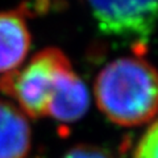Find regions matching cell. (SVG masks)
<instances>
[{"label": "cell", "instance_id": "obj_1", "mask_svg": "<svg viewBox=\"0 0 158 158\" xmlns=\"http://www.w3.org/2000/svg\"><path fill=\"white\" fill-rule=\"evenodd\" d=\"M94 92L99 110L117 125L138 127L154 121L157 74L141 56L108 63L98 74Z\"/></svg>", "mask_w": 158, "mask_h": 158}, {"label": "cell", "instance_id": "obj_2", "mask_svg": "<svg viewBox=\"0 0 158 158\" xmlns=\"http://www.w3.org/2000/svg\"><path fill=\"white\" fill-rule=\"evenodd\" d=\"M70 66V61L62 50L46 48L33 56L21 69L2 74L0 92L12 98L27 117H46L57 77Z\"/></svg>", "mask_w": 158, "mask_h": 158}, {"label": "cell", "instance_id": "obj_3", "mask_svg": "<svg viewBox=\"0 0 158 158\" xmlns=\"http://www.w3.org/2000/svg\"><path fill=\"white\" fill-rule=\"evenodd\" d=\"M103 34L131 42L138 53L154 31L157 0H83Z\"/></svg>", "mask_w": 158, "mask_h": 158}, {"label": "cell", "instance_id": "obj_4", "mask_svg": "<svg viewBox=\"0 0 158 158\" xmlns=\"http://www.w3.org/2000/svg\"><path fill=\"white\" fill-rule=\"evenodd\" d=\"M88 107V90L71 66L59 73L49 102L48 116L61 123H74L85 116Z\"/></svg>", "mask_w": 158, "mask_h": 158}, {"label": "cell", "instance_id": "obj_5", "mask_svg": "<svg viewBox=\"0 0 158 158\" xmlns=\"http://www.w3.org/2000/svg\"><path fill=\"white\" fill-rule=\"evenodd\" d=\"M31 42V33L21 11L0 12V74L23 65Z\"/></svg>", "mask_w": 158, "mask_h": 158}, {"label": "cell", "instance_id": "obj_6", "mask_svg": "<svg viewBox=\"0 0 158 158\" xmlns=\"http://www.w3.org/2000/svg\"><path fill=\"white\" fill-rule=\"evenodd\" d=\"M31 142L28 117L15 104L0 99V158H27Z\"/></svg>", "mask_w": 158, "mask_h": 158}, {"label": "cell", "instance_id": "obj_7", "mask_svg": "<svg viewBox=\"0 0 158 158\" xmlns=\"http://www.w3.org/2000/svg\"><path fill=\"white\" fill-rule=\"evenodd\" d=\"M157 123L152 121L135 148L133 158H157Z\"/></svg>", "mask_w": 158, "mask_h": 158}, {"label": "cell", "instance_id": "obj_8", "mask_svg": "<svg viewBox=\"0 0 158 158\" xmlns=\"http://www.w3.org/2000/svg\"><path fill=\"white\" fill-rule=\"evenodd\" d=\"M63 158H115L107 149L94 145H78L66 153Z\"/></svg>", "mask_w": 158, "mask_h": 158}]
</instances>
